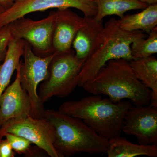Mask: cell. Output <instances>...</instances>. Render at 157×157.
I'll return each instance as SVG.
<instances>
[{"label": "cell", "mask_w": 157, "mask_h": 157, "mask_svg": "<svg viewBox=\"0 0 157 157\" xmlns=\"http://www.w3.org/2000/svg\"><path fill=\"white\" fill-rule=\"evenodd\" d=\"M108 141L109 147L106 153L108 157H157V144H134L120 136L113 137Z\"/></svg>", "instance_id": "14"}, {"label": "cell", "mask_w": 157, "mask_h": 157, "mask_svg": "<svg viewBox=\"0 0 157 157\" xmlns=\"http://www.w3.org/2000/svg\"><path fill=\"white\" fill-rule=\"evenodd\" d=\"M132 106L127 100L114 103L109 98L92 94L78 101L64 102L58 110L81 120L94 132L109 140L121 136L125 116Z\"/></svg>", "instance_id": "2"}, {"label": "cell", "mask_w": 157, "mask_h": 157, "mask_svg": "<svg viewBox=\"0 0 157 157\" xmlns=\"http://www.w3.org/2000/svg\"><path fill=\"white\" fill-rule=\"evenodd\" d=\"M138 1L141 2L145 3L148 6L157 4V0H138Z\"/></svg>", "instance_id": "24"}, {"label": "cell", "mask_w": 157, "mask_h": 157, "mask_svg": "<svg viewBox=\"0 0 157 157\" xmlns=\"http://www.w3.org/2000/svg\"><path fill=\"white\" fill-rule=\"evenodd\" d=\"M86 17L85 23L76 33L72 45L76 57L84 62L92 52L104 27L102 21L94 17Z\"/></svg>", "instance_id": "13"}, {"label": "cell", "mask_w": 157, "mask_h": 157, "mask_svg": "<svg viewBox=\"0 0 157 157\" xmlns=\"http://www.w3.org/2000/svg\"><path fill=\"white\" fill-rule=\"evenodd\" d=\"M70 8L81 11L85 17H94L97 14L94 0H16L11 7L0 14V28L33 12Z\"/></svg>", "instance_id": "9"}, {"label": "cell", "mask_w": 157, "mask_h": 157, "mask_svg": "<svg viewBox=\"0 0 157 157\" xmlns=\"http://www.w3.org/2000/svg\"><path fill=\"white\" fill-rule=\"evenodd\" d=\"M140 81L151 91L149 105L157 108V59L150 56L129 62Z\"/></svg>", "instance_id": "15"}, {"label": "cell", "mask_w": 157, "mask_h": 157, "mask_svg": "<svg viewBox=\"0 0 157 157\" xmlns=\"http://www.w3.org/2000/svg\"><path fill=\"white\" fill-rule=\"evenodd\" d=\"M81 87L91 94L108 96L114 103L129 100L135 106H148L151 99V90L138 79L129 61L124 59L109 61Z\"/></svg>", "instance_id": "1"}, {"label": "cell", "mask_w": 157, "mask_h": 157, "mask_svg": "<svg viewBox=\"0 0 157 157\" xmlns=\"http://www.w3.org/2000/svg\"><path fill=\"white\" fill-rule=\"evenodd\" d=\"M25 41L13 39L9 43L2 64L0 65V97L9 86L22 57Z\"/></svg>", "instance_id": "17"}, {"label": "cell", "mask_w": 157, "mask_h": 157, "mask_svg": "<svg viewBox=\"0 0 157 157\" xmlns=\"http://www.w3.org/2000/svg\"><path fill=\"white\" fill-rule=\"evenodd\" d=\"M16 0H0V5L7 9L11 7Z\"/></svg>", "instance_id": "23"}, {"label": "cell", "mask_w": 157, "mask_h": 157, "mask_svg": "<svg viewBox=\"0 0 157 157\" xmlns=\"http://www.w3.org/2000/svg\"><path fill=\"white\" fill-rule=\"evenodd\" d=\"M54 53L48 56L36 55L30 45L25 42L23 52V62L19 64L21 84L28 94L32 105V116L37 118L45 117V109L37 92L39 83L47 78L48 67L55 55Z\"/></svg>", "instance_id": "6"}, {"label": "cell", "mask_w": 157, "mask_h": 157, "mask_svg": "<svg viewBox=\"0 0 157 157\" xmlns=\"http://www.w3.org/2000/svg\"><path fill=\"white\" fill-rule=\"evenodd\" d=\"M32 112L29 98L21 84L19 65L14 82L0 97V127L10 120L32 116Z\"/></svg>", "instance_id": "11"}, {"label": "cell", "mask_w": 157, "mask_h": 157, "mask_svg": "<svg viewBox=\"0 0 157 157\" xmlns=\"http://www.w3.org/2000/svg\"><path fill=\"white\" fill-rule=\"evenodd\" d=\"M97 6V12L94 18L102 21L104 17L117 15L121 18L127 11L144 9L148 5L138 0H94Z\"/></svg>", "instance_id": "18"}, {"label": "cell", "mask_w": 157, "mask_h": 157, "mask_svg": "<svg viewBox=\"0 0 157 157\" xmlns=\"http://www.w3.org/2000/svg\"><path fill=\"white\" fill-rule=\"evenodd\" d=\"M6 10V9L4 7H2L1 5H0V14H2Z\"/></svg>", "instance_id": "25"}, {"label": "cell", "mask_w": 157, "mask_h": 157, "mask_svg": "<svg viewBox=\"0 0 157 157\" xmlns=\"http://www.w3.org/2000/svg\"><path fill=\"white\" fill-rule=\"evenodd\" d=\"M56 12L52 45L54 53H64L72 49V42L86 17H82L70 9H58Z\"/></svg>", "instance_id": "12"}, {"label": "cell", "mask_w": 157, "mask_h": 157, "mask_svg": "<svg viewBox=\"0 0 157 157\" xmlns=\"http://www.w3.org/2000/svg\"><path fill=\"white\" fill-rule=\"evenodd\" d=\"M146 37L141 31L124 30L120 27L117 20L109 19L104 25L92 52L83 64L79 73L78 86L81 87L93 78L109 61L133 60L131 45L137 39Z\"/></svg>", "instance_id": "4"}, {"label": "cell", "mask_w": 157, "mask_h": 157, "mask_svg": "<svg viewBox=\"0 0 157 157\" xmlns=\"http://www.w3.org/2000/svg\"><path fill=\"white\" fill-rule=\"evenodd\" d=\"M55 11L39 20L20 17L8 24L13 39H23L30 45L36 55L48 56L54 53L52 39Z\"/></svg>", "instance_id": "7"}, {"label": "cell", "mask_w": 157, "mask_h": 157, "mask_svg": "<svg viewBox=\"0 0 157 157\" xmlns=\"http://www.w3.org/2000/svg\"><path fill=\"white\" fill-rule=\"evenodd\" d=\"M15 153L8 140H0V157H14Z\"/></svg>", "instance_id": "22"}, {"label": "cell", "mask_w": 157, "mask_h": 157, "mask_svg": "<svg viewBox=\"0 0 157 157\" xmlns=\"http://www.w3.org/2000/svg\"><path fill=\"white\" fill-rule=\"evenodd\" d=\"M13 39L8 25L0 28V63L4 60L8 45Z\"/></svg>", "instance_id": "21"}, {"label": "cell", "mask_w": 157, "mask_h": 157, "mask_svg": "<svg viewBox=\"0 0 157 157\" xmlns=\"http://www.w3.org/2000/svg\"><path fill=\"white\" fill-rule=\"evenodd\" d=\"M45 117L53 127L54 145L61 157L82 152L90 155L107 152L108 140L94 132L81 120L55 110H45Z\"/></svg>", "instance_id": "3"}, {"label": "cell", "mask_w": 157, "mask_h": 157, "mask_svg": "<svg viewBox=\"0 0 157 157\" xmlns=\"http://www.w3.org/2000/svg\"><path fill=\"white\" fill-rule=\"evenodd\" d=\"M84 61L77 58L74 51L56 54L48 67V77L41 84L39 96L43 104L53 97L64 98L78 86L79 73Z\"/></svg>", "instance_id": "5"}, {"label": "cell", "mask_w": 157, "mask_h": 157, "mask_svg": "<svg viewBox=\"0 0 157 157\" xmlns=\"http://www.w3.org/2000/svg\"><path fill=\"white\" fill-rule=\"evenodd\" d=\"M117 21L124 30L149 33L157 27V4L149 5L139 13L124 15Z\"/></svg>", "instance_id": "16"}, {"label": "cell", "mask_w": 157, "mask_h": 157, "mask_svg": "<svg viewBox=\"0 0 157 157\" xmlns=\"http://www.w3.org/2000/svg\"><path fill=\"white\" fill-rule=\"evenodd\" d=\"M122 132L136 137L140 144H157V108L132 106L125 116Z\"/></svg>", "instance_id": "10"}, {"label": "cell", "mask_w": 157, "mask_h": 157, "mask_svg": "<svg viewBox=\"0 0 157 157\" xmlns=\"http://www.w3.org/2000/svg\"><path fill=\"white\" fill-rule=\"evenodd\" d=\"M8 133L27 139L51 157H61L54 145L53 127L45 117L37 118L29 115L10 120L0 127V140Z\"/></svg>", "instance_id": "8"}, {"label": "cell", "mask_w": 157, "mask_h": 157, "mask_svg": "<svg viewBox=\"0 0 157 157\" xmlns=\"http://www.w3.org/2000/svg\"><path fill=\"white\" fill-rule=\"evenodd\" d=\"M131 54L133 60L151 56L157 53V27L148 33L147 38L137 39L132 43Z\"/></svg>", "instance_id": "19"}, {"label": "cell", "mask_w": 157, "mask_h": 157, "mask_svg": "<svg viewBox=\"0 0 157 157\" xmlns=\"http://www.w3.org/2000/svg\"><path fill=\"white\" fill-rule=\"evenodd\" d=\"M4 137H6V140H8L11 147L15 152L18 154L32 155L31 144L32 143L27 139L8 133L5 134Z\"/></svg>", "instance_id": "20"}]
</instances>
